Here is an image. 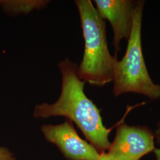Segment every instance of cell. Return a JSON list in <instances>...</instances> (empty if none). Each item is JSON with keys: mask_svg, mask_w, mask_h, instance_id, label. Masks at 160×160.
<instances>
[{"mask_svg": "<svg viewBox=\"0 0 160 160\" xmlns=\"http://www.w3.org/2000/svg\"><path fill=\"white\" fill-rule=\"evenodd\" d=\"M78 65L66 58L58 63L62 75V89L57 101L36 106L33 116L46 119L63 116L74 122L92 145L101 154L109 151L112 145L109 135L111 129L106 128L99 109L86 96V82L78 77Z\"/></svg>", "mask_w": 160, "mask_h": 160, "instance_id": "obj_1", "label": "cell"}, {"mask_svg": "<svg viewBox=\"0 0 160 160\" xmlns=\"http://www.w3.org/2000/svg\"><path fill=\"white\" fill-rule=\"evenodd\" d=\"M80 15L84 51L77 72L80 79L93 86L102 87L113 81L118 61L109 51L105 20L90 0H76Z\"/></svg>", "mask_w": 160, "mask_h": 160, "instance_id": "obj_2", "label": "cell"}, {"mask_svg": "<svg viewBox=\"0 0 160 160\" xmlns=\"http://www.w3.org/2000/svg\"><path fill=\"white\" fill-rule=\"evenodd\" d=\"M143 6V1H137L126 53L116 65L113 88L114 96L132 92L154 100L160 98V85L155 84L150 77L143 58L141 39Z\"/></svg>", "mask_w": 160, "mask_h": 160, "instance_id": "obj_3", "label": "cell"}, {"mask_svg": "<svg viewBox=\"0 0 160 160\" xmlns=\"http://www.w3.org/2000/svg\"><path fill=\"white\" fill-rule=\"evenodd\" d=\"M154 141L153 133L148 128L122 123L107 154L118 160H139L154 149Z\"/></svg>", "mask_w": 160, "mask_h": 160, "instance_id": "obj_4", "label": "cell"}, {"mask_svg": "<svg viewBox=\"0 0 160 160\" xmlns=\"http://www.w3.org/2000/svg\"><path fill=\"white\" fill-rule=\"evenodd\" d=\"M46 140L54 143L69 160H98L100 153L91 143L80 137L72 122L41 127Z\"/></svg>", "mask_w": 160, "mask_h": 160, "instance_id": "obj_5", "label": "cell"}, {"mask_svg": "<svg viewBox=\"0 0 160 160\" xmlns=\"http://www.w3.org/2000/svg\"><path fill=\"white\" fill-rule=\"evenodd\" d=\"M96 9L103 20L109 21L113 31V44L116 52L120 50L122 39L129 40L133 23L137 1L95 0Z\"/></svg>", "mask_w": 160, "mask_h": 160, "instance_id": "obj_6", "label": "cell"}, {"mask_svg": "<svg viewBox=\"0 0 160 160\" xmlns=\"http://www.w3.org/2000/svg\"><path fill=\"white\" fill-rule=\"evenodd\" d=\"M46 0H0V6L7 14L16 16L40 10L48 5Z\"/></svg>", "mask_w": 160, "mask_h": 160, "instance_id": "obj_7", "label": "cell"}, {"mask_svg": "<svg viewBox=\"0 0 160 160\" xmlns=\"http://www.w3.org/2000/svg\"><path fill=\"white\" fill-rule=\"evenodd\" d=\"M0 160H16L14 155L5 147H0Z\"/></svg>", "mask_w": 160, "mask_h": 160, "instance_id": "obj_8", "label": "cell"}, {"mask_svg": "<svg viewBox=\"0 0 160 160\" xmlns=\"http://www.w3.org/2000/svg\"><path fill=\"white\" fill-rule=\"evenodd\" d=\"M98 160H120L116 158H114L113 157H110V155L107 154V152H103L100 155L99 158Z\"/></svg>", "mask_w": 160, "mask_h": 160, "instance_id": "obj_9", "label": "cell"}, {"mask_svg": "<svg viewBox=\"0 0 160 160\" xmlns=\"http://www.w3.org/2000/svg\"><path fill=\"white\" fill-rule=\"evenodd\" d=\"M155 136L158 143H160V120L158 123V129L155 131Z\"/></svg>", "mask_w": 160, "mask_h": 160, "instance_id": "obj_10", "label": "cell"}, {"mask_svg": "<svg viewBox=\"0 0 160 160\" xmlns=\"http://www.w3.org/2000/svg\"><path fill=\"white\" fill-rule=\"evenodd\" d=\"M154 152L156 155V157L157 158V160H160V148L155 149Z\"/></svg>", "mask_w": 160, "mask_h": 160, "instance_id": "obj_11", "label": "cell"}]
</instances>
